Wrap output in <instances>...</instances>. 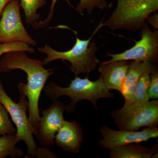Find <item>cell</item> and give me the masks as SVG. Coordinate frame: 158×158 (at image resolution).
<instances>
[{
    "label": "cell",
    "instance_id": "cell-1",
    "mask_svg": "<svg viewBox=\"0 0 158 158\" xmlns=\"http://www.w3.org/2000/svg\"><path fill=\"white\" fill-rule=\"evenodd\" d=\"M43 61L31 59L27 52L15 51L6 53L0 60V73L14 69H21L27 73V83H19L18 88L21 95L26 96L28 101L29 119L36 132L40 116L39 99L48 78L54 73V69H46Z\"/></svg>",
    "mask_w": 158,
    "mask_h": 158
},
{
    "label": "cell",
    "instance_id": "cell-2",
    "mask_svg": "<svg viewBox=\"0 0 158 158\" xmlns=\"http://www.w3.org/2000/svg\"><path fill=\"white\" fill-rule=\"evenodd\" d=\"M103 26L102 20L94 31L90 37L87 40H81L78 37L77 32L66 26H59L58 28L69 29L73 31L76 37V41L72 48L65 52H59L45 44L44 47L38 48L40 52L47 55L43 61L44 65L58 59L67 60L71 64V69L76 75L83 74L88 76L91 72L96 69L100 61L96 56L98 50L94 43L91 42L92 38Z\"/></svg>",
    "mask_w": 158,
    "mask_h": 158
},
{
    "label": "cell",
    "instance_id": "cell-3",
    "mask_svg": "<svg viewBox=\"0 0 158 158\" xmlns=\"http://www.w3.org/2000/svg\"><path fill=\"white\" fill-rule=\"evenodd\" d=\"M44 91L47 96L54 100L62 96L70 98L72 101L66 109L69 112L73 111L77 103L83 100L91 102L98 110L97 103L99 99L114 98V94L110 92L101 77L96 81H91L88 76L81 78L76 76L75 78L71 81L69 86L65 88L49 82L45 86Z\"/></svg>",
    "mask_w": 158,
    "mask_h": 158
},
{
    "label": "cell",
    "instance_id": "cell-4",
    "mask_svg": "<svg viewBox=\"0 0 158 158\" xmlns=\"http://www.w3.org/2000/svg\"><path fill=\"white\" fill-rule=\"evenodd\" d=\"M158 9V0H117L115 11L103 27L111 31H140L148 18Z\"/></svg>",
    "mask_w": 158,
    "mask_h": 158
},
{
    "label": "cell",
    "instance_id": "cell-5",
    "mask_svg": "<svg viewBox=\"0 0 158 158\" xmlns=\"http://www.w3.org/2000/svg\"><path fill=\"white\" fill-rule=\"evenodd\" d=\"M111 116L120 130L136 131L143 127H157L158 100L124 104L121 109L113 111Z\"/></svg>",
    "mask_w": 158,
    "mask_h": 158
},
{
    "label": "cell",
    "instance_id": "cell-6",
    "mask_svg": "<svg viewBox=\"0 0 158 158\" xmlns=\"http://www.w3.org/2000/svg\"><path fill=\"white\" fill-rule=\"evenodd\" d=\"M0 102L11 116L17 128L16 135L19 141H23L27 148L28 157L34 156L37 148L33 135L34 130L27 115L28 109L27 98L21 95L18 103H15L6 94L0 80Z\"/></svg>",
    "mask_w": 158,
    "mask_h": 158
},
{
    "label": "cell",
    "instance_id": "cell-7",
    "mask_svg": "<svg viewBox=\"0 0 158 158\" xmlns=\"http://www.w3.org/2000/svg\"><path fill=\"white\" fill-rule=\"evenodd\" d=\"M20 7L19 0H13L3 9L0 17V43L19 41L36 45L37 42L23 25Z\"/></svg>",
    "mask_w": 158,
    "mask_h": 158
},
{
    "label": "cell",
    "instance_id": "cell-8",
    "mask_svg": "<svg viewBox=\"0 0 158 158\" xmlns=\"http://www.w3.org/2000/svg\"><path fill=\"white\" fill-rule=\"evenodd\" d=\"M141 39L129 49L120 53L109 54L111 60L103 62L109 63L114 61H138L156 63L158 59V31H152L146 24L141 30Z\"/></svg>",
    "mask_w": 158,
    "mask_h": 158
},
{
    "label": "cell",
    "instance_id": "cell-9",
    "mask_svg": "<svg viewBox=\"0 0 158 158\" xmlns=\"http://www.w3.org/2000/svg\"><path fill=\"white\" fill-rule=\"evenodd\" d=\"M66 106L55 100L47 109L41 110L42 116L34 135L43 146L50 147L55 144L56 134L64 122L63 113Z\"/></svg>",
    "mask_w": 158,
    "mask_h": 158
},
{
    "label": "cell",
    "instance_id": "cell-10",
    "mask_svg": "<svg viewBox=\"0 0 158 158\" xmlns=\"http://www.w3.org/2000/svg\"><path fill=\"white\" fill-rule=\"evenodd\" d=\"M100 132L102 139L99 141L98 145L109 149L131 143H140L158 136L157 127H148L141 131H115L104 125L101 128Z\"/></svg>",
    "mask_w": 158,
    "mask_h": 158
},
{
    "label": "cell",
    "instance_id": "cell-11",
    "mask_svg": "<svg viewBox=\"0 0 158 158\" xmlns=\"http://www.w3.org/2000/svg\"><path fill=\"white\" fill-rule=\"evenodd\" d=\"M83 131L76 120H64L55 136V144L63 150L77 154L80 152L83 142Z\"/></svg>",
    "mask_w": 158,
    "mask_h": 158
},
{
    "label": "cell",
    "instance_id": "cell-12",
    "mask_svg": "<svg viewBox=\"0 0 158 158\" xmlns=\"http://www.w3.org/2000/svg\"><path fill=\"white\" fill-rule=\"evenodd\" d=\"M157 69L156 63L152 62L138 61L130 62L120 92L124 98V104L132 103L134 91L141 76L146 72L151 73Z\"/></svg>",
    "mask_w": 158,
    "mask_h": 158
},
{
    "label": "cell",
    "instance_id": "cell-13",
    "mask_svg": "<svg viewBox=\"0 0 158 158\" xmlns=\"http://www.w3.org/2000/svg\"><path fill=\"white\" fill-rule=\"evenodd\" d=\"M129 65L130 62L123 60L106 63L102 62L100 65L98 72L105 85L109 90H114L121 92Z\"/></svg>",
    "mask_w": 158,
    "mask_h": 158
},
{
    "label": "cell",
    "instance_id": "cell-14",
    "mask_svg": "<svg viewBox=\"0 0 158 158\" xmlns=\"http://www.w3.org/2000/svg\"><path fill=\"white\" fill-rule=\"evenodd\" d=\"M157 147L156 144L149 148L140 143H131L110 148L109 154L111 158H156Z\"/></svg>",
    "mask_w": 158,
    "mask_h": 158
},
{
    "label": "cell",
    "instance_id": "cell-15",
    "mask_svg": "<svg viewBox=\"0 0 158 158\" xmlns=\"http://www.w3.org/2000/svg\"><path fill=\"white\" fill-rule=\"evenodd\" d=\"M16 133L0 136V158H6L8 156L18 158L23 155L22 151L15 147L19 141Z\"/></svg>",
    "mask_w": 158,
    "mask_h": 158
},
{
    "label": "cell",
    "instance_id": "cell-16",
    "mask_svg": "<svg viewBox=\"0 0 158 158\" xmlns=\"http://www.w3.org/2000/svg\"><path fill=\"white\" fill-rule=\"evenodd\" d=\"M47 2V0H21L20 6L24 12L26 22L31 25L37 22L40 19L37 10L45 6Z\"/></svg>",
    "mask_w": 158,
    "mask_h": 158
},
{
    "label": "cell",
    "instance_id": "cell-17",
    "mask_svg": "<svg viewBox=\"0 0 158 158\" xmlns=\"http://www.w3.org/2000/svg\"><path fill=\"white\" fill-rule=\"evenodd\" d=\"M150 81V73H145L141 76L134 91L132 103H142L149 101L148 90Z\"/></svg>",
    "mask_w": 158,
    "mask_h": 158
},
{
    "label": "cell",
    "instance_id": "cell-18",
    "mask_svg": "<svg viewBox=\"0 0 158 158\" xmlns=\"http://www.w3.org/2000/svg\"><path fill=\"white\" fill-rule=\"evenodd\" d=\"M108 6L109 5L106 0H80L78 5L75 9L83 15L84 10H86L88 15H91L94 8L103 10L108 8Z\"/></svg>",
    "mask_w": 158,
    "mask_h": 158
},
{
    "label": "cell",
    "instance_id": "cell-19",
    "mask_svg": "<svg viewBox=\"0 0 158 158\" xmlns=\"http://www.w3.org/2000/svg\"><path fill=\"white\" fill-rule=\"evenodd\" d=\"M9 113L0 102V136L16 133L9 119Z\"/></svg>",
    "mask_w": 158,
    "mask_h": 158
},
{
    "label": "cell",
    "instance_id": "cell-20",
    "mask_svg": "<svg viewBox=\"0 0 158 158\" xmlns=\"http://www.w3.org/2000/svg\"><path fill=\"white\" fill-rule=\"evenodd\" d=\"M15 51H23L34 53L35 49L25 42L17 41L0 43V57L6 53Z\"/></svg>",
    "mask_w": 158,
    "mask_h": 158
},
{
    "label": "cell",
    "instance_id": "cell-21",
    "mask_svg": "<svg viewBox=\"0 0 158 158\" xmlns=\"http://www.w3.org/2000/svg\"><path fill=\"white\" fill-rule=\"evenodd\" d=\"M58 0H52V5L50 7V10L49 14H48V16L47 17L46 19L44 20L43 21H40L39 22H35L31 26L36 29H40L45 27L48 26L50 22L51 21L52 19L53 16V12L54 8H55V5ZM67 3H68L69 6H70L72 8L75 9L74 7L73 6V5L71 4L69 2V0H65Z\"/></svg>",
    "mask_w": 158,
    "mask_h": 158
},
{
    "label": "cell",
    "instance_id": "cell-22",
    "mask_svg": "<svg viewBox=\"0 0 158 158\" xmlns=\"http://www.w3.org/2000/svg\"><path fill=\"white\" fill-rule=\"evenodd\" d=\"M151 81L150 84L148 95L150 98L156 99L158 98V70L157 69L150 73Z\"/></svg>",
    "mask_w": 158,
    "mask_h": 158
},
{
    "label": "cell",
    "instance_id": "cell-23",
    "mask_svg": "<svg viewBox=\"0 0 158 158\" xmlns=\"http://www.w3.org/2000/svg\"><path fill=\"white\" fill-rule=\"evenodd\" d=\"M34 156L37 158H58L55 153L48 148L44 147L37 148L34 152Z\"/></svg>",
    "mask_w": 158,
    "mask_h": 158
},
{
    "label": "cell",
    "instance_id": "cell-24",
    "mask_svg": "<svg viewBox=\"0 0 158 158\" xmlns=\"http://www.w3.org/2000/svg\"><path fill=\"white\" fill-rule=\"evenodd\" d=\"M148 23L150 24L155 30L158 29V15L156 12H155L153 15H150L148 18Z\"/></svg>",
    "mask_w": 158,
    "mask_h": 158
},
{
    "label": "cell",
    "instance_id": "cell-25",
    "mask_svg": "<svg viewBox=\"0 0 158 158\" xmlns=\"http://www.w3.org/2000/svg\"><path fill=\"white\" fill-rule=\"evenodd\" d=\"M12 1L13 0H0V17H1L2 11L5 6Z\"/></svg>",
    "mask_w": 158,
    "mask_h": 158
}]
</instances>
